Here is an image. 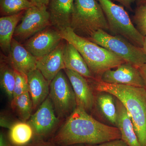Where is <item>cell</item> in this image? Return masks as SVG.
I'll use <instances>...</instances> for the list:
<instances>
[{
  "mask_svg": "<svg viewBox=\"0 0 146 146\" xmlns=\"http://www.w3.org/2000/svg\"><path fill=\"white\" fill-rule=\"evenodd\" d=\"M146 3V0H137V6Z\"/></svg>",
  "mask_w": 146,
  "mask_h": 146,
  "instance_id": "35",
  "label": "cell"
},
{
  "mask_svg": "<svg viewBox=\"0 0 146 146\" xmlns=\"http://www.w3.org/2000/svg\"><path fill=\"white\" fill-rule=\"evenodd\" d=\"M136 29L143 36H146V3L137 6L133 17Z\"/></svg>",
  "mask_w": 146,
  "mask_h": 146,
  "instance_id": "25",
  "label": "cell"
},
{
  "mask_svg": "<svg viewBox=\"0 0 146 146\" xmlns=\"http://www.w3.org/2000/svg\"><path fill=\"white\" fill-rule=\"evenodd\" d=\"M25 11L0 18V46L4 52L9 53L14 32Z\"/></svg>",
  "mask_w": 146,
  "mask_h": 146,
  "instance_id": "20",
  "label": "cell"
},
{
  "mask_svg": "<svg viewBox=\"0 0 146 146\" xmlns=\"http://www.w3.org/2000/svg\"><path fill=\"white\" fill-rule=\"evenodd\" d=\"M97 1L107 20L109 31L113 35L123 36L136 46L143 48L145 36L136 29L123 7L111 0Z\"/></svg>",
  "mask_w": 146,
  "mask_h": 146,
  "instance_id": "5",
  "label": "cell"
},
{
  "mask_svg": "<svg viewBox=\"0 0 146 146\" xmlns=\"http://www.w3.org/2000/svg\"><path fill=\"white\" fill-rule=\"evenodd\" d=\"M15 123H13L10 119L5 116H1L0 125L1 127L6 128L9 129Z\"/></svg>",
  "mask_w": 146,
  "mask_h": 146,
  "instance_id": "28",
  "label": "cell"
},
{
  "mask_svg": "<svg viewBox=\"0 0 146 146\" xmlns=\"http://www.w3.org/2000/svg\"><path fill=\"white\" fill-rule=\"evenodd\" d=\"M56 114L52 102L48 96L29 120L28 123L31 126L40 141H44L53 134L60 121Z\"/></svg>",
  "mask_w": 146,
  "mask_h": 146,
  "instance_id": "9",
  "label": "cell"
},
{
  "mask_svg": "<svg viewBox=\"0 0 146 146\" xmlns=\"http://www.w3.org/2000/svg\"><path fill=\"white\" fill-rule=\"evenodd\" d=\"M96 102L103 115L112 124L116 125L117 109L114 96L106 92H100Z\"/></svg>",
  "mask_w": 146,
  "mask_h": 146,
  "instance_id": "21",
  "label": "cell"
},
{
  "mask_svg": "<svg viewBox=\"0 0 146 146\" xmlns=\"http://www.w3.org/2000/svg\"><path fill=\"white\" fill-rule=\"evenodd\" d=\"M33 6L30 0H0L1 12L5 16L25 11Z\"/></svg>",
  "mask_w": 146,
  "mask_h": 146,
  "instance_id": "24",
  "label": "cell"
},
{
  "mask_svg": "<svg viewBox=\"0 0 146 146\" xmlns=\"http://www.w3.org/2000/svg\"><path fill=\"white\" fill-rule=\"evenodd\" d=\"M63 58L65 69L78 73L86 78L95 79L80 53L74 46L68 42L65 43Z\"/></svg>",
  "mask_w": 146,
  "mask_h": 146,
  "instance_id": "18",
  "label": "cell"
},
{
  "mask_svg": "<svg viewBox=\"0 0 146 146\" xmlns=\"http://www.w3.org/2000/svg\"><path fill=\"white\" fill-rule=\"evenodd\" d=\"M65 45L62 41L48 54L36 58V69L50 83L58 72L65 69L63 58Z\"/></svg>",
  "mask_w": 146,
  "mask_h": 146,
  "instance_id": "15",
  "label": "cell"
},
{
  "mask_svg": "<svg viewBox=\"0 0 146 146\" xmlns=\"http://www.w3.org/2000/svg\"><path fill=\"white\" fill-rule=\"evenodd\" d=\"M34 6L37 7H48L50 0H30Z\"/></svg>",
  "mask_w": 146,
  "mask_h": 146,
  "instance_id": "31",
  "label": "cell"
},
{
  "mask_svg": "<svg viewBox=\"0 0 146 146\" xmlns=\"http://www.w3.org/2000/svg\"><path fill=\"white\" fill-rule=\"evenodd\" d=\"M49 96L58 118L69 117L76 107L74 92L63 70L58 72L50 82Z\"/></svg>",
  "mask_w": 146,
  "mask_h": 146,
  "instance_id": "7",
  "label": "cell"
},
{
  "mask_svg": "<svg viewBox=\"0 0 146 146\" xmlns=\"http://www.w3.org/2000/svg\"><path fill=\"white\" fill-rule=\"evenodd\" d=\"M121 138L117 127L100 122L77 106L51 141L58 146H69L98 145Z\"/></svg>",
  "mask_w": 146,
  "mask_h": 146,
  "instance_id": "1",
  "label": "cell"
},
{
  "mask_svg": "<svg viewBox=\"0 0 146 146\" xmlns=\"http://www.w3.org/2000/svg\"><path fill=\"white\" fill-rule=\"evenodd\" d=\"M69 146H84L83 144H76V145H72Z\"/></svg>",
  "mask_w": 146,
  "mask_h": 146,
  "instance_id": "36",
  "label": "cell"
},
{
  "mask_svg": "<svg viewBox=\"0 0 146 146\" xmlns=\"http://www.w3.org/2000/svg\"><path fill=\"white\" fill-rule=\"evenodd\" d=\"M116 98L117 109L116 126L121 132V139L128 146H142L135 133L130 115L121 102Z\"/></svg>",
  "mask_w": 146,
  "mask_h": 146,
  "instance_id": "17",
  "label": "cell"
},
{
  "mask_svg": "<svg viewBox=\"0 0 146 146\" xmlns=\"http://www.w3.org/2000/svg\"><path fill=\"white\" fill-rule=\"evenodd\" d=\"M0 146H13L7 136L3 131L0 133Z\"/></svg>",
  "mask_w": 146,
  "mask_h": 146,
  "instance_id": "29",
  "label": "cell"
},
{
  "mask_svg": "<svg viewBox=\"0 0 146 146\" xmlns=\"http://www.w3.org/2000/svg\"><path fill=\"white\" fill-rule=\"evenodd\" d=\"M63 39L58 31L47 27L27 40L23 46L38 58L52 52Z\"/></svg>",
  "mask_w": 146,
  "mask_h": 146,
  "instance_id": "10",
  "label": "cell"
},
{
  "mask_svg": "<svg viewBox=\"0 0 146 146\" xmlns=\"http://www.w3.org/2000/svg\"><path fill=\"white\" fill-rule=\"evenodd\" d=\"M14 71L16 80L13 91V99L24 93L29 92L27 76L15 70Z\"/></svg>",
  "mask_w": 146,
  "mask_h": 146,
  "instance_id": "26",
  "label": "cell"
},
{
  "mask_svg": "<svg viewBox=\"0 0 146 146\" xmlns=\"http://www.w3.org/2000/svg\"><path fill=\"white\" fill-rule=\"evenodd\" d=\"M27 77L29 92L32 101L33 109L35 110L48 96L50 83L37 69L29 74Z\"/></svg>",
  "mask_w": 146,
  "mask_h": 146,
  "instance_id": "16",
  "label": "cell"
},
{
  "mask_svg": "<svg viewBox=\"0 0 146 146\" xmlns=\"http://www.w3.org/2000/svg\"><path fill=\"white\" fill-rule=\"evenodd\" d=\"M7 61L15 70L27 76L36 69V58L21 45L18 40L13 38Z\"/></svg>",
  "mask_w": 146,
  "mask_h": 146,
  "instance_id": "13",
  "label": "cell"
},
{
  "mask_svg": "<svg viewBox=\"0 0 146 146\" xmlns=\"http://www.w3.org/2000/svg\"><path fill=\"white\" fill-rule=\"evenodd\" d=\"M138 69L143 80L145 85L144 88L146 90V63L139 67Z\"/></svg>",
  "mask_w": 146,
  "mask_h": 146,
  "instance_id": "32",
  "label": "cell"
},
{
  "mask_svg": "<svg viewBox=\"0 0 146 146\" xmlns=\"http://www.w3.org/2000/svg\"><path fill=\"white\" fill-rule=\"evenodd\" d=\"M59 32L63 39L74 46L80 53L95 79L101 80L103 74L108 70L126 62L103 47L78 35L71 27Z\"/></svg>",
  "mask_w": 146,
  "mask_h": 146,
  "instance_id": "3",
  "label": "cell"
},
{
  "mask_svg": "<svg viewBox=\"0 0 146 146\" xmlns=\"http://www.w3.org/2000/svg\"><path fill=\"white\" fill-rule=\"evenodd\" d=\"M7 137L13 146H30L40 141L31 126L25 122L15 123L9 129Z\"/></svg>",
  "mask_w": 146,
  "mask_h": 146,
  "instance_id": "19",
  "label": "cell"
},
{
  "mask_svg": "<svg viewBox=\"0 0 146 146\" xmlns=\"http://www.w3.org/2000/svg\"><path fill=\"white\" fill-rule=\"evenodd\" d=\"M70 27L76 34L87 39L99 30L109 31L107 20L97 0H76Z\"/></svg>",
  "mask_w": 146,
  "mask_h": 146,
  "instance_id": "4",
  "label": "cell"
},
{
  "mask_svg": "<svg viewBox=\"0 0 146 146\" xmlns=\"http://www.w3.org/2000/svg\"><path fill=\"white\" fill-rule=\"evenodd\" d=\"M15 71L7 62L1 58L0 67V83L1 87L9 99H13L15 86Z\"/></svg>",
  "mask_w": 146,
  "mask_h": 146,
  "instance_id": "22",
  "label": "cell"
},
{
  "mask_svg": "<svg viewBox=\"0 0 146 146\" xmlns=\"http://www.w3.org/2000/svg\"><path fill=\"white\" fill-rule=\"evenodd\" d=\"M51 25L48 7L33 6L25 11L16 27L13 38L27 40Z\"/></svg>",
  "mask_w": 146,
  "mask_h": 146,
  "instance_id": "8",
  "label": "cell"
},
{
  "mask_svg": "<svg viewBox=\"0 0 146 146\" xmlns=\"http://www.w3.org/2000/svg\"><path fill=\"white\" fill-rule=\"evenodd\" d=\"M116 68L115 70L110 69L105 72L100 80L112 84L144 87L143 80L138 68L127 62L122 63Z\"/></svg>",
  "mask_w": 146,
  "mask_h": 146,
  "instance_id": "11",
  "label": "cell"
},
{
  "mask_svg": "<svg viewBox=\"0 0 146 146\" xmlns=\"http://www.w3.org/2000/svg\"><path fill=\"white\" fill-rule=\"evenodd\" d=\"M99 92L112 94L121 102L130 115L134 131L142 146H146V90L144 87L106 83L91 79Z\"/></svg>",
  "mask_w": 146,
  "mask_h": 146,
  "instance_id": "2",
  "label": "cell"
},
{
  "mask_svg": "<svg viewBox=\"0 0 146 146\" xmlns=\"http://www.w3.org/2000/svg\"><path fill=\"white\" fill-rule=\"evenodd\" d=\"M142 49H143V50L144 53L145 54L146 56V36H145L143 46Z\"/></svg>",
  "mask_w": 146,
  "mask_h": 146,
  "instance_id": "34",
  "label": "cell"
},
{
  "mask_svg": "<svg viewBox=\"0 0 146 146\" xmlns=\"http://www.w3.org/2000/svg\"><path fill=\"white\" fill-rule=\"evenodd\" d=\"M64 71L74 92L77 106L82 108L87 112L91 110L96 101L87 78L74 71L67 69H64Z\"/></svg>",
  "mask_w": 146,
  "mask_h": 146,
  "instance_id": "14",
  "label": "cell"
},
{
  "mask_svg": "<svg viewBox=\"0 0 146 146\" xmlns=\"http://www.w3.org/2000/svg\"><path fill=\"white\" fill-rule=\"evenodd\" d=\"M11 106L23 122L29 119L33 109L32 101L29 92L11 100Z\"/></svg>",
  "mask_w": 146,
  "mask_h": 146,
  "instance_id": "23",
  "label": "cell"
},
{
  "mask_svg": "<svg viewBox=\"0 0 146 146\" xmlns=\"http://www.w3.org/2000/svg\"><path fill=\"white\" fill-rule=\"evenodd\" d=\"M86 146H128L121 139H117L98 145H87Z\"/></svg>",
  "mask_w": 146,
  "mask_h": 146,
  "instance_id": "27",
  "label": "cell"
},
{
  "mask_svg": "<svg viewBox=\"0 0 146 146\" xmlns=\"http://www.w3.org/2000/svg\"><path fill=\"white\" fill-rule=\"evenodd\" d=\"M112 1L117 2L123 6L131 10V5L136 0H111Z\"/></svg>",
  "mask_w": 146,
  "mask_h": 146,
  "instance_id": "30",
  "label": "cell"
},
{
  "mask_svg": "<svg viewBox=\"0 0 146 146\" xmlns=\"http://www.w3.org/2000/svg\"><path fill=\"white\" fill-rule=\"evenodd\" d=\"M88 39L137 68L146 63V56L142 48L133 44L123 36L99 30Z\"/></svg>",
  "mask_w": 146,
  "mask_h": 146,
  "instance_id": "6",
  "label": "cell"
},
{
  "mask_svg": "<svg viewBox=\"0 0 146 146\" xmlns=\"http://www.w3.org/2000/svg\"><path fill=\"white\" fill-rule=\"evenodd\" d=\"M76 0H50L48 5L51 25L59 31L70 27Z\"/></svg>",
  "mask_w": 146,
  "mask_h": 146,
  "instance_id": "12",
  "label": "cell"
},
{
  "mask_svg": "<svg viewBox=\"0 0 146 146\" xmlns=\"http://www.w3.org/2000/svg\"><path fill=\"white\" fill-rule=\"evenodd\" d=\"M30 146H58L52 142H46L45 141H40L36 142Z\"/></svg>",
  "mask_w": 146,
  "mask_h": 146,
  "instance_id": "33",
  "label": "cell"
}]
</instances>
